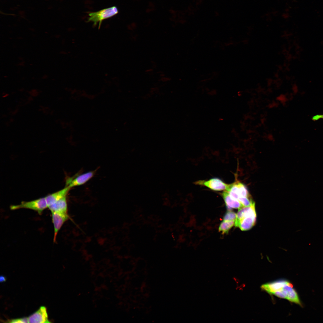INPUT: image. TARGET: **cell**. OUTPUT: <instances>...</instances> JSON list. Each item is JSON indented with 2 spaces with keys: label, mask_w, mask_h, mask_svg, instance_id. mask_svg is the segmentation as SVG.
<instances>
[{
  "label": "cell",
  "mask_w": 323,
  "mask_h": 323,
  "mask_svg": "<svg viewBox=\"0 0 323 323\" xmlns=\"http://www.w3.org/2000/svg\"><path fill=\"white\" fill-rule=\"evenodd\" d=\"M147 266L146 261L142 258H139L135 260L134 272L137 273H144L146 269Z\"/></svg>",
  "instance_id": "9a60e30c"
},
{
  "label": "cell",
  "mask_w": 323,
  "mask_h": 323,
  "mask_svg": "<svg viewBox=\"0 0 323 323\" xmlns=\"http://www.w3.org/2000/svg\"><path fill=\"white\" fill-rule=\"evenodd\" d=\"M235 221L223 220L219 226V231L222 232L223 234H227L229 230L234 225Z\"/></svg>",
  "instance_id": "2e32d148"
},
{
  "label": "cell",
  "mask_w": 323,
  "mask_h": 323,
  "mask_svg": "<svg viewBox=\"0 0 323 323\" xmlns=\"http://www.w3.org/2000/svg\"><path fill=\"white\" fill-rule=\"evenodd\" d=\"M135 264V260L132 258H129L121 266L120 270L125 274L132 273L134 271Z\"/></svg>",
  "instance_id": "5bb4252c"
},
{
  "label": "cell",
  "mask_w": 323,
  "mask_h": 323,
  "mask_svg": "<svg viewBox=\"0 0 323 323\" xmlns=\"http://www.w3.org/2000/svg\"><path fill=\"white\" fill-rule=\"evenodd\" d=\"M48 207V206L45 197L30 201H22L19 204L11 205L10 208L12 210L21 208L31 209L37 212L40 215L43 211Z\"/></svg>",
  "instance_id": "7a4b0ae2"
},
{
  "label": "cell",
  "mask_w": 323,
  "mask_h": 323,
  "mask_svg": "<svg viewBox=\"0 0 323 323\" xmlns=\"http://www.w3.org/2000/svg\"><path fill=\"white\" fill-rule=\"evenodd\" d=\"M226 191L232 197L238 200L241 198L251 197L246 187L238 181L229 184Z\"/></svg>",
  "instance_id": "277c9868"
},
{
  "label": "cell",
  "mask_w": 323,
  "mask_h": 323,
  "mask_svg": "<svg viewBox=\"0 0 323 323\" xmlns=\"http://www.w3.org/2000/svg\"><path fill=\"white\" fill-rule=\"evenodd\" d=\"M237 216V214L234 212L230 211H228L225 214L223 217V220L224 221H232L235 220Z\"/></svg>",
  "instance_id": "e0dca14e"
},
{
  "label": "cell",
  "mask_w": 323,
  "mask_h": 323,
  "mask_svg": "<svg viewBox=\"0 0 323 323\" xmlns=\"http://www.w3.org/2000/svg\"><path fill=\"white\" fill-rule=\"evenodd\" d=\"M10 323H28V318L23 317L21 318L11 319L8 321Z\"/></svg>",
  "instance_id": "ac0fdd59"
},
{
  "label": "cell",
  "mask_w": 323,
  "mask_h": 323,
  "mask_svg": "<svg viewBox=\"0 0 323 323\" xmlns=\"http://www.w3.org/2000/svg\"><path fill=\"white\" fill-rule=\"evenodd\" d=\"M196 185L205 186L214 191L226 190L229 184L224 182L220 179L212 178L207 180H199L195 182Z\"/></svg>",
  "instance_id": "5b68a950"
},
{
  "label": "cell",
  "mask_w": 323,
  "mask_h": 323,
  "mask_svg": "<svg viewBox=\"0 0 323 323\" xmlns=\"http://www.w3.org/2000/svg\"><path fill=\"white\" fill-rule=\"evenodd\" d=\"M71 188L66 186L64 188L45 197L48 206L52 204L63 197L67 196Z\"/></svg>",
  "instance_id": "30bf717a"
},
{
  "label": "cell",
  "mask_w": 323,
  "mask_h": 323,
  "mask_svg": "<svg viewBox=\"0 0 323 323\" xmlns=\"http://www.w3.org/2000/svg\"><path fill=\"white\" fill-rule=\"evenodd\" d=\"M7 96H8V95L7 94H6V95H4V96H3L2 97H7Z\"/></svg>",
  "instance_id": "44dd1931"
},
{
  "label": "cell",
  "mask_w": 323,
  "mask_h": 323,
  "mask_svg": "<svg viewBox=\"0 0 323 323\" xmlns=\"http://www.w3.org/2000/svg\"><path fill=\"white\" fill-rule=\"evenodd\" d=\"M256 219L255 203L254 202L249 206L243 207L239 209L234 225L242 231L248 230L255 224Z\"/></svg>",
  "instance_id": "6da1fadb"
},
{
  "label": "cell",
  "mask_w": 323,
  "mask_h": 323,
  "mask_svg": "<svg viewBox=\"0 0 323 323\" xmlns=\"http://www.w3.org/2000/svg\"><path fill=\"white\" fill-rule=\"evenodd\" d=\"M222 196L228 211L232 208L239 209L243 207L239 200L232 197L227 191H224Z\"/></svg>",
  "instance_id": "8fae6325"
},
{
  "label": "cell",
  "mask_w": 323,
  "mask_h": 323,
  "mask_svg": "<svg viewBox=\"0 0 323 323\" xmlns=\"http://www.w3.org/2000/svg\"><path fill=\"white\" fill-rule=\"evenodd\" d=\"M320 119H323V114L316 115L313 116L312 118L314 121H316Z\"/></svg>",
  "instance_id": "d6986e66"
},
{
  "label": "cell",
  "mask_w": 323,
  "mask_h": 323,
  "mask_svg": "<svg viewBox=\"0 0 323 323\" xmlns=\"http://www.w3.org/2000/svg\"><path fill=\"white\" fill-rule=\"evenodd\" d=\"M52 223L54 227V242L56 241L57 233L64 223L69 219L67 214L51 212Z\"/></svg>",
  "instance_id": "52a82bcc"
},
{
  "label": "cell",
  "mask_w": 323,
  "mask_h": 323,
  "mask_svg": "<svg viewBox=\"0 0 323 323\" xmlns=\"http://www.w3.org/2000/svg\"><path fill=\"white\" fill-rule=\"evenodd\" d=\"M134 272V274L131 276L129 280L130 285L134 289L141 288L144 285L145 280L144 272Z\"/></svg>",
  "instance_id": "4fadbf2b"
},
{
  "label": "cell",
  "mask_w": 323,
  "mask_h": 323,
  "mask_svg": "<svg viewBox=\"0 0 323 323\" xmlns=\"http://www.w3.org/2000/svg\"><path fill=\"white\" fill-rule=\"evenodd\" d=\"M118 12L117 7L113 6L96 12L91 13L89 14L88 21L93 22L95 25L98 23L100 27L103 20L115 15Z\"/></svg>",
  "instance_id": "3957f363"
},
{
  "label": "cell",
  "mask_w": 323,
  "mask_h": 323,
  "mask_svg": "<svg viewBox=\"0 0 323 323\" xmlns=\"http://www.w3.org/2000/svg\"><path fill=\"white\" fill-rule=\"evenodd\" d=\"M66 196L63 197L48 206V208L51 212L67 214L68 205Z\"/></svg>",
  "instance_id": "7c38bea8"
},
{
  "label": "cell",
  "mask_w": 323,
  "mask_h": 323,
  "mask_svg": "<svg viewBox=\"0 0 323 323\" xmlns=\"http://www.w3.org/2000/svg\"><path fill=\"white\" fill-rule=\"evenodd\" d=\"M29 323H50L48 320L47 309L44 306H41L36 312L28 318Z\"/></svg>",
  "instance_id": "ba28073f"
},
{
  "label": "cell",
  "mask_w": 323,
  "mask_h": 323,
  "mask_svg": "<svg viewBox=\"0 0 323 323\" xmlns=\"http://www.w3.org/2000/svg\"><path fill=\"white\" fill-rule=\"evenodd\" d=\"M289 282L288 281L285 280H277L263 284L261 285V288L271 295L281 289Z\"/></svg>",
  "instance_id": "9c48e42d"
},
{
  "label": "cell",
  "mask_w": 323,
  "mask_h": 323,
  "mask_svg": "<svg viewBox=\"0 0 323 323\" xmlns=\"http://www.w3.org/2000/svg\"><path fill=\"white\" fill-rule=\"evenodd\" d=\"M95 171H90L69 178L66 180V186L71 188L85 184L93 176Z\"/></svg>",
  "instance_id": "8992f818"
},
{
  "label": "cell",
  "mask_w": 323,
  "mask_h": 323,
  "mask_svg": "<svg viewBox=\"0 0 323 323\" xmlns=\"http://www.w3.org/2000/svg\"><path fill=\"white\" fill-rule=\"evenodd\" d=\"M6 280V277L3 276L1 275L0 277V281L1 282L5 281Z\"/></svg>",
  "instance_id": "ffe728a7"
}]
</instances>
